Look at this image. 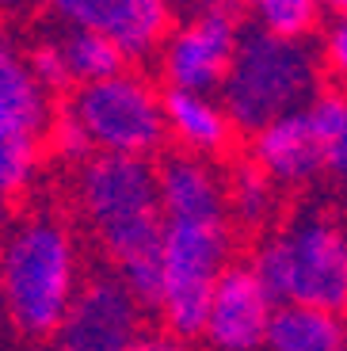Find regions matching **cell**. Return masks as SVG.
I'll list each match as a JSON object with an SVG mask.
<instances>
[{
    "instance_id": "cell-1",
    "label": "cell",
    "mask_w": 347,
    "mask_h": 351,
    "mask_svg": "<svg viewBox=\"0 0 347 351\" xmlns=\"http://www.w3.org/2000/svg\"><path fill=\"white\" fill-rule=\"evenodd\" d=\"M73 199L84 214L111 275L141 309H156L160 294V206L156 168L149 157L88 153L77 165Z\"/></svg>"
},
{
    "instance_id": "cell-2",
    "label": "cell",
    "mask_w": 347,
    "mask_h": 351,
    "mask_svg": "<svg viewBox=\"0 0 347 351\" xmlns=\"http://www.w3.org/2000/svg\"><path fill=\"white\" fill-rule=\"evenodd\" d=\"M80 287L69 226L53 214L16 221L0 241V309L27 340H50Z\"/></svg>"
},
{
    "instance_id": "cell-3",
    "label": "cell",
    "mask_w": 347,
    "mask_h": 351,
    "mask_svg": "<svg viewBox=\"0 0 347 351\" xmlns=\"http://www.w3.org/2000/svg\"><path fill=\"white\" fill-rule=\"evenodd\" d=\"M321 58L309 38H278L260 27L241 31L229 58V69L217 84L233 130L252 134L275 114L298 111L321 88Z\"/></svg>"
},
{
    "instance_id": "cell-4",
    "label": "cell",
    "mask_w": 347,
    "mask_h": 351,
    "mask_svg": "<svg viewBox=\"0 0 347 351\" xmlns=\"http://www.w3.org/2000/svg\"><path fill=\"white\" fill-rule=\"evenodd\" d=\"M252 275L275 302L321 306L339 313L347 302V245L328 210H298L248 260Z\"/></svg>"
},
{
    "instance_id": "cell-5",
    "label": "cell",
    "mask_w": 347,
    "mask_h": 351,
    "mask_svg": "<svg viewBox=\"0 0 347 351\" xmlns=\"http://www.w3.org/2000/svg\"><path fill=\"white\" fill-rule=\"evenodd\" d=\"M233 263V218H160V294L156 313L168 336L202 340L206 302L217 275Z\"/></svg>"
},
{
    "instance_id": "cell-6",
    "label": "cell",
    "mask_w": 347,
    "mask_h": 351,
    "mask_svg": "<svg viewBox=\"0 0 347 351\" xmlns=\"http://www.w3.org/2000/svg\"><path fill=\"white\" fill-rule=\"evenodd\" d=\"M65 111L80 123L92 153L153 157L168 141L160 92L149 77L130 69H119L104 80L77 84Z\"/></svg>"
},
{
    "instance_id": "cell-7",
    "label": "cell",
    "mask_w": 347,
    "mask_h": 351,
    "mask_svg": "<svg viewBox=\"0 0 347 351\" xmlns=\"http://www.w3.org/2000/svg\"><path fill=\"white\" fill-rule=\"evenodd\" d=\"M237 38H241V23L229 12V4H199L183 23L168 27L165 43L156 46L165 84L191 88V92H217Z\"/></svg>"
},
{
    "instance_id": "cell-8",
    "label": "cell",
    "mask_w": 347,
    "mask_h": 351,
    "mask_svg": "<svg viewBox=\"0 0 347 351\" xmlns=\"http://www.w3.org/2000/svg\"><path fill=\"white\" fill-rule=\"evenodd\" d=\"M141 321L145 309L134 302L130 290L111 271H99L77 287L50 340L53 351H126L141 336Z\"/></svg>"
},
{
    "instance_id": "cell-9",
    "label": "cell",
    "mask_w": 347,
    "mask_h": 351,
    "mask_svg": "<svg viewBox=\"0 0 347 351\" xmlns=\"http://www.w3.org/2000/svg\"><path fill=\"white\" fill-rule=\"evenodd\" d=\"M271 313L275 298L252 275L248 263H226L210 290L202 340L210 343V351H263Z\"/></svg>"
},
{
    "instance_id": "cell-10",
    "label": "cell",
    "mask_w": 347,
    "mask_h": 351,
    "mask_svg": "<svg viewBox=\"0 0 347 351\" xmlns=\"http://www.w3.org/2000/svg\"><path fill=\"white\" fill-rule=\"evenodd\" d=\"M248 160L275 180L278 187H305L317 176H324L321 165V145L313 138V126L305 111H287L275 114L271 123L252 130Z\"/></svg>"
},
{
    "instance_id": "cell-11",
    "label": "cell",
    "mask_w": 347,
    "mask_h": 351,
    "mask_svg": "<svg viewBox=\"0 0 347 351\" xmlns=\"http://www.w3.org/2000/svg\"><path fill=\"white\" fill-rule=\"evenodd\" d=\"M156 206L160 218H210L226 210V180L206 157L168 153L156 168Z\"/></svg>"
},
{
    "instance_id": "cell-12",
    "label": "cell",
    "mask_w": 347,
    "mask_h": 351,
    "mask_svg": "<svg viewBox=\"0 0 347 351\" xmlns=\"http://www.w3.org/2000/svg\"><path fill=\"white\" fill-rule=\"evenodd\" d=\"M165 104V130L180 145V153L195 157H222L233 145V123H229L226 107L217 92H191V88H168L160 92Z\"/></svg>"
},
{
    "instance_id": "cell-13",
    "label": "cell",
    "mask_w": 347,
    "mask_h": 351,
    "mask_svg": "<svg viewBox=\"0 0 347 351\" xmlns=\"http://www.w3.org/2000/svg\"><path fill=\"white\" fill-rule=\"evenodd\" d=\"M50 119V92L38 88L23 53L0 35V138H43Z\"/></svg>"
},
{
    "instance_id": "cell-14",
    "label": "cell",
    "mask_w": 347,
    "mask_h": 351,
    "mask_svg": "<svg viewBox=\"0 0 347 351\" xmlns=\"http://www.w3.org/2000/svg\"><path fill=\"white\" fill-rule=\"evenodd\" d=\"M96 27L119 46L126 62H141L165 43L172 27V0H107Z\"/></svg>"
},
{
    "instance_id": "cell-15",
    "label": "cell",
    "mask_w": 347,
    "mask_h": 351,
    "mask_svg": "<svg viewBox=\"0 0 347 351\" xmlns=\"http://www.w3.org/2000/svg\"><path fill=\"white\" fill-rule=\"evenodd\" d=\"M263 351H344V321L321 306L275 302Z\"/></svg>"
},
{
    "instance_id": "cell-16",
    "label": "cell",
    "mask_w": 347,
    "mask_h": 351,
    "mask_svg": "<svg viewBox=\"0 0 347 351\" xmlns=\"http://www.w3.org/2000/svg\"><path fill=\"white\" fill-rule=\"evenodd\" d=\"M226 180V210L229 218H237L244 229H263L267 218L275 214L278 202V184L271 180L263 168H256L252 160L237 165Z\"/></svg>"
},
{
    "instance_id": "cell-17",
    "label": "cell",
    "mask_w": 347,
    "mask_h": 351,
    "mask_svg": "<svg viewBox=\"0 0 347 351\" xmlns=\"http://www.w3.org/2000/svg\"><path fill=\"white\" fill-rule=\"evenodd\" d=\"M313 126V138L321 145V165L332 180L347 176V104L339 92H313V99L302 107Z\"/></svg>"
},
{
    "instance_id": "cell-18",
    "label": "cell",
    "mask_w": 347,
    "mask_h": 351,
    "mask_svg": "<svg viewBox=\"0 0 347 351\" xmlns=\"http://www.w3.org/2000/svg\"><path fill=\"white\" fill-rule=\"evenodd\" d=\"M61 50H65V65H69L73 84H88V80H104L111 73L126 69V58L99 27H69L61 35Z\"/></svg>"
},
{
    "instance_id": "cell-19",
    "label": "cell",
    "mask_w": 347,
    "mask_h": 351,
    "mask_svg": "<svg viewBox=\"0 0 347 351\" xmlns=\"http://www.w3.org/2000/svg\"><path fill=\"white\" fill-rule=\"evenodd\" d=\"M256 12V27L278 38H309L321 27L317 0H248Z\"/></svg>"
},
{
    "instance_id": "cell-20",
    "label": "cell",
    "mask_w": 347,
    "mask_h": 351,
    "mask_svg": "<svg viewBox=\"0 0 347 351\" xmlns=\"http://www.w3.org/2000/svg\"><path fill=\"white\" fill-rule=\"evenodd\" d=\"M43 138H0V199L8 202L31 187Z\"/></svg>"
},
{
    "instance_id": "cell-21",
    "label": "cell",
    "mask_w": 347,
    "mask_h": 351,
    "mask_svg": "<svg viewBox=\"0 0 347 351\" xmlns=\"http://www.w3.org/2000/svg\"><path fill=\"white\" fill-rule=\"evenodd\" d=\"M27 69H31V77L38 80V88L43 92H65V88H73V77H69V65H65V50H61V38L46 35L38 38L31 50L23 53Z\"/></svg>"
},
{
    "instance_id": "cell-22",
    "label": "cell",
    "mask_w": 347,
    "mask_h": 351,
    "mask_svg": "<svg viewBox=\"0 0 347 351\" xmlns=\"http://www.w3.org/2000/svg\"><path fill=\"white\" fill-rule=\"evenodd\" d=\"M43 138H50V149L58 153L61 160H73V165H80V160L92 153V145H88L84 130H80V123L73 119L69 111H58V114H53Z\"/></svg>"
},
{
    "instance_id": "cell-23",
    "label": "cell",
    "mask_w": 347,
    "mask_h": 351,
    "mask_svg": "<svg viewBox=\"0 0 347 351\" xmlns=\"http://www.w3.org/2000/svg\"><path fill=\"white\" fill-rule=\"evenodd\" d=\"M27 4L53 12L61 23H69V27H96L107 0H27Z\"/></svg>"
},
{
    "instance_id": "cell-24",
    "label": "cell",
    "mask_w": 347,
    "mask_h": 351,
    "mask_svg": "<svg viewBox=\"0 0 347 351\" xmlns=\"http://www.w3.org/2000/svg\"><path fill=\"white\" fill-rule=\"evenodd\" d=\"M317 58H321V69L339 73L347 69V23L336 12V19H328V27L321 31V46H317Z\"/></svg>"
},
{
    "instance_id": "cell-25",
    "label": "cell",
    "mask_w": 347,
    "mask_h": 351,
    "mask_svg": "<svg viewBox=\"0 0 347 351\" xmlns=\"http://www.w3.org/2000/svg\"><path fill=\"white\" fill-rule=\"evenodd\" d=\"M126 351H191V348H187V340H180V336H168V332H141Z\"/></svg>"
},
{
    "instance_id": "cell-26",
    "label": "cell",
    "mask_w": 347,
    "mask_h": 351,
    "mask_svg": "<svg viewBox=\"0 0 347 351\" xmlns=\"http://www.w3.org/2000/svg\"><path fill=\"white\" fill-rule=\"evenodd\" d=\"M27 0H0V12H23Z\"/></svg>"
},
{
    "instance_id": "cell-27",
    "label": "cell",
    "mask_w": 347,
    "mask_h": 351,
    "mask_svg": "<svg viewBox=\"0 0 347 351\" xmlns=\"http://www.w3.org/2000/svg\"><path fill=\"white\" fill-rule=\"evenodd\" d=\"M317 4H321V8H332V12H344L347 0H317Z\"/></svg>"
},
{
    "instance_id": "cell-28",
    "label": "cell",
    "mask_w": 347,
    "mask_h": 351,
    "mask_svg": "<svg viewBox=\"0 0 347 351\" xmlns=\"http://www.w3.org/2000/svg\"><path fill=\"white\" fill-rule=\"evenodd\" d=\"M195 8H199V4H233V0H191Z\"/></svg>"
},
{
    "instance_id": "cell-29",
    "label": "cell",
    "mask_w": 347,
    "mask_h": 351,
    "mask_svg": "<svg viewBox=\"0 0 347 351\" xmlns=\"http://www.w3.org/2000/svg\"><path fill=\"white\" fill-rule=\"evenodd\" d=\"M4 210H8V202L0 199V226H4Z\"/></svg>"
}]
</instances>
